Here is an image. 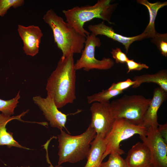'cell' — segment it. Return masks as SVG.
Segmentation results:
<instances>
[{
	"label": "cell",
	"instance_id": "obj_1",
	"mask_svg": "<svg viewBox=\"0 0 167 167\" xmlns=\"http://www.w3.org/2000/svg\"><path fill=\"white\" fill-rule=\"evenodd\" d=\"M73 55L61 58L47 80L46 87L47 96L53 99L58 109L72 103L76 99V71Z\"/></svg>",
	"mask_w": 167,
	"mask_h": 167
},
{
	"label": "cell",
	"instance_id": "obj_2",
	"mask_svg": "<svg viewBox=\"0 0 167 167\" xmlns=\"http://www.w3.org/2000/svg\"><path fill=\"white\" fill-rule=\"evenodd\" d=\"M43 19L52 30L54 42L62 53L61 58L82 52L86 37L70 27L52 9L46 12Z\"/></svg>",
	"mask_w": 167,
	"mask_h": 167
},
{
	"label": "cell",
	"instance_id": "obj_3",
	"mask_svg": "<svg viewBox=\"0 0 167 167\" xmlns=\"http://www.w3.org/2000/svg\"><path fill=\"white\" fill-rule=\"evenodd\" d=\"M96 135L95 130L90 125L84 132L76 135H71L61 130L58 136V165L66 162L75 163L87 158L90 143Z\"/></svg>",
	"mask_w": 167,
	"mask_h": 167
},
{
	"label": "cell",
	"instance_id": "obj_4",
	"mask_svg": "<svg viewBox=\"0 0 167 167\" xmlns=\"http://www.w3.org/2000/svg\"><path fill=\"white\" fill-rule=\"evenodd\" d=\"M111 0H99L93 5L78 6L62 12L69 25L83 36L86 37L90 33L84 28L85 23L95 19L99 18L106 21L110 24L112 13L116 6L111 4Z\"/></svg>",
	"mask_w": 167,
	"mask_h": 167
},
{
	"label": "cell",
	"instance_id": "obj_5",
	"mask_svg": "<svg viewBox=\"0 0 167 167\" xmlns=\"http://www.w3.org/2000/svg\"><path fill=\"white\" fill-rule=\"evenodd\" d=\"M151 101L141 95H125L110 103L114 119L124 118L136 125L142 126Z\"/></svg>",
	"mask_w": 167,
	"mask_h": 167
},
{
	"label": "cell",
	"instance_id": "obj_6",
	"mask_svg": "<svg viewBox=\"0 0 167 167\" xmlns=\"http://www.w3.org/2000/svg\"><path fill=\"white\" fill-rule=\"evenodd\" d=\"M147 130V128L142 126L134 124L124 118L115 120L111 130L104 138L106 148L103 160L112 153L124 154L120 147V143L136 134L145 136Z\"/></svg>",
	"mask_w": 167,
	"mask_h": 167
},
{
	"label": "cell",
	"instance_id": "obj_7",
	"mask_svg": "<svg viewBox=\"0 0 167 167\" xmlns=\"http://www.w3.org/2000/svg\"><path fill=\"white\" fill-rule=\"evenodd\" d=\"M101 45L100 39L91 33L86 38L84 49L80 57L74 64L76 71L83 69L86 71L92 69L107 70L111 68L114 62L110 58L97 59L95 55V49Z\"/></svg>",
	"mask_w": 167,
	"mask_h": 167
},
{
	"label": "cell",
	"instance_id": "obj_8",
	"mask_svg": "<svg viewBox=\"0 0 167 167\" xmlns=\"http://www.w3.org/2000/svg\"><path fill=\"white\" fill-rule=\"evenodd\" d=\"M139 138L150 150L153 167H167V143L157 128H148L146 135Z\"/></svg>",
	"mask_w": 167,
	"mask_h": 167
},
{
	"label": "cell",
	"instance_id": "obj_9",
	"mask_svg": "<svg viewBox=\"0 0 167 167\" xmlns=\"http://www.w3.org/2000/svg\"><path fill=\"white\" fill-rule=\"evenodd\" d=\"M110 103L95 102L91 104L90 110L91 122L89 125L96 135L105 138L111 130L115 121Z\"/></svg>",
	"mask_w": 167,
	"mask_h": 167
},
{
	"label": "cell",
	"instance_id": "obj_10",
	"mask_svg": "<svg viewBox=\"0 0 167 167\" xmlns=\"http://www.w3.org/2000/svg\"><path fill=\"white\" fill-rule=\"evenodd\" d=\"M33 100L43 112L45 118L49 121L50 126L62 130L64 128L69 132L65 127L68 115L60 111L52 99L47 96L46 98L40 96L33 97Z\"/></svg>",
	"mask_w": 167,
	"mask_h": 167
},
{
	"label": "cell",
	"instance_id": "obj_11",
	"mask_svg": "<svg viewBox=\"0 0 167 167\" xmlns=\"http://www.w3.org/2000/svg\"><path fill=\"white\" fill-rule=\"evenodd\" d=\"M18 31L23 41V48L25 53L32 57L36 55L43 36L40 28L34 25L25 26L19 24Z\"/></svg>",
	"mask_w": 167,
	"mask_h": 167
},
{
	"label": "cell",
	"instance_id": "obj_12",
	"mask_svg": "<svg viewBox=\"0 0 167 167\" xmlns=\"http://www.w3.org/2000/svg\"><path fill=\"white\" fill-rule=\"evenodd\" d=\"M88 28L91 33L96 36L98 35H104L122 43L124 46L126 54L131 45L133 42L147 38L146 35L143 33L132 37L122 36L116 33L112 27L105 25L104 21L96 24L90 25L88 26Z\"/></svg>",
	"mask_w": 167,
	"mask_h": 167
},
{
	"label": "cell",
	"instance_id": "obj_13",
	"mask_svg": "<svg viewBox=\"0 0 167 167\" xmlns=\"http://www.w3.org/2000/svg\"><path fill=\"white\" fill-rule=\"evenodd\" d=\"M167 98V92L160 87L155 89L152 98L143 117L142 126L147 128L158 127L159 124L157 120V112Z\"/></svg>",
	"mask_w": 167,
	"mask_h": 167
},
{
	"label": "cell",
	"instance_id": "obj_14",
	"mask_svg": "<svg viewBox=\"0 0 167 167\" xmlns=\"http://www.w3.org/2000/svg\"><path fill=\"white\" fill-rule=\"evenodd\" d=\"M125 160L127 167H153L150 150L143 142H138L134 145Z\"/></svg>",
	"mask_w": 167,
	"mask_h": 167
},
{
	"label": "cell",
	"instance_id": "obj_15",
	"mask_svg": "<svg viewBox=\"0 0 167 167\" xmlns=\"http://www.w3.org/2000/svg\"><path fill=\"white\" fill-rule=\"evenodd\" d=\"M28 110L20 114L14 116L0 113V146L6 145L9 148L15 147L26 149H30L23 146L17 142L13 138L12 133L7 131L6 126L10 121L14 119L24 122L21 117L24 116L28 113Z\"/></svg>",
	"mask_w": 167,
	"mask_h": 167
},
{
	"label": "cell",
	"instance_id": "obj_16",
	"mask_svg": "<svg viewBox=\"0 0 167 167\" xmlns=\"http://www.w3.org/2000/svg\"><path fill=\"white\" fill-rule=\"evenodd\" d=\"M104 138L96 135L90 143V147L84 167H100L106 150Z\"/></svg>",
	"mask_w": 167,
	"mask_h": 167
},
{
	"label": "cell",
	"instance_id": "obj_17",
	"mask_svg": "<svg viewBox=\"0 0 167 167\" xmlns=\"http://www.w3.org/2000/svg\"><path fill=\"white\" fill-rule=\"evenodd\" d=\"M137 2L145 6L148 10L149 21L143 33L146 35L147 38H153L157 33L155 29V21L157 12L160 9L167 5V2H161L157 1L151 3L147 0H138Z\"/></svg>",
	"mask_w": 167,
	"mask_h": 167
},
{
	"label": "cell",
	"instance_id": "obj_18",
	"mask_svg": "<svg viewBox=\"0 0 167 167\" xmlns=\"http://www.w3.org/2000/svg\"><path fill=\"white\" fill-rule=\"evenodd\" d=\"M135 84L132 86L136 88L143 83H152L157 84L159 87L167 92V71L166 69L160 70L153 74H145L136 76L133 78Z\"/></svg>",
	"mask_w": 167,
	"mask_h": 167
},
{
	"label": "cell",
	"instance_id": "obj_19",
	"mask_svg": "<svg viewBox=\"0 0 167 167\" xmlns=\"http://www.w3.org/2000/svg\"><path fill=\"white\" fill-rule=\"evenodd\" d=\"M123 91L118 90H103L101 92L94 93L87 97V102L89 104L95 102L107 103L110 102V100L122 93Z\"/></svg>",
	"mask_w": 167,
	"mask_h": 167
},
{
	"label": "cell",
	"instance_id": "obj_20",
	"mask_svg": "<svg viewBox=\"0 0 167 167\" xmlns=\"http://www.w3.org/2000/svg\"><path fill=\"white\" fill-rule=\"evenodd\" d=\"M19 91L15 97L10 100H4L0 98V111L2 113L9 116L14 114V110L19 102Z\"/></svg>",
	"mask_w": 167,
	"mask_h": 167
},
{
	"label": "cell",
	"instance_id": "obj_21",
	"mask_svg": "<svg viewBox=\"0 0 167 167\" xmlns=\"http://www.w3.org/2000/svg\"><path fill=\"white\" fill-rule=\"evenodd\" d=\"M108 160L102 162L101 165L103 167H127L125 159L120 154L112 153L109 154Z\"/></svg>",
	"mask_w": 167,
	"mask_h": 167
},
{
	"label": "cell",
	"instance_id": "obj_22",
	"mask_svg": "<svg viewBox=\"0 0 167 167\" xmlns=\"http://www.w3.org/2000/svg\"><path fill=\"white\" fill-rule=\"evenodd\" d=\"M24 2L23 0H0V16H4L11 7L21 6Z\"/></svg>",
	"mask_w": 167,
	"mask_h": 167
},
{
	"label": "cell",
	"instance_id": "obj_23",
	"mask_svg": "<svg viewBox=\"0 0 167 167\" xmlns=\"http://www.w3.org/2000/svg\"><path fill=\"white\" fill-rule=\"evenodd\" d=\"M167 34H160L157 33L153 38L154 43L155 44L163 56H167Z\"/></svg>",
	"mask_w": 167,
	"mask_h": 167
},
{
	"label": "cell",
	"instance_id": "obj_24",
	"mask_svg": "<svg viewBox=\"0 0 167 167\" xmlns=\"http://www.w3.org/2000/svg\"><path fill=\"white\" fill-rule=\"evenodd\" d=\"M135 83V82L130 79L126 80L113 83L111 86L108 89L109 90H122L127 89L131 86H132Z\"/></svg>",
	"mask_w": 167,
	"mask_h": 167
},
{
	"label": "cell",
	"instance_id": "obj_25",
	"mask_svg": "<svg viewBox=\"0 0 167 167\" xmlns=\"http://www.w3.org/2000/svg\"><path fill=\"white\" fill-rule=\"evenodd\" d=\"M111 53L117 63H125L129 59L126 55L119 48L112 49Z\"/></svg>",
	"mask_w": 167,
	"mask_h": 167
},
{
	"label": "cell",
	"instance_id": "obj_26",
	"mask_svg": "<svg viewBox=\"0 0 167 167\" xmlns=\"http://www.w3.org/2000/svg\"><path fill=\"white\" fill-rule=\"evenodd\" d=\"M128 69L127 73L132 71H140L143 69H148L149 67L144 63L135 62L133 59H129L126 62Z\"/></svg>",
	"mask_w": 167,
	"mask_h": 167
},
{
	"label": "cell",
	"instance_id": "obj_27",
	"mask_svg": "<svg viewBox=\"0 0 167 167\" xmlns=\"http://www.w3.org/2000/svg\"><path fill=\"white\" fill-rule=\"evenodd\" d=\"M157 130L160 134L167 143V123L164 124H159Z\"/></svg>",
	"mask_w": 167,
	"mask_h": 167
},
{
	"label": "cell",
	"instance_id": "obj_28",
	"mask_svg": "<svg viewBox=\"0 0 167 167\" xmlns=\"http://www.w3.org/2000/svg\"><path fill=\"white\" fill-rule=\"evenodd\" d=\"M50 140L49 139L48 140L47 142L43 145L44 148L45 149L46 151V160L47 162L49 164V167H63L62 166H60V165H56L55 166H53L52 163H51L50 160L49 159L48 153V148L49 143Z\"/></svg>",
	"mask_w": 167,
	"mask_h": 167
},
{
	"label": "cell",
	"instance_id": "obj_29",
	"mask_svg": "<svg viewBox=\"0 0 167 167\" xmlns=\"http://www.w3.org/2000/svg\"><path fill=\"white\" fill-rule=\"evenodd\" d=\"M100 167H103L101 165Z\"/></svg>",
	"mask_w": 167,
	"mask_h": 167
}]
</instances>
